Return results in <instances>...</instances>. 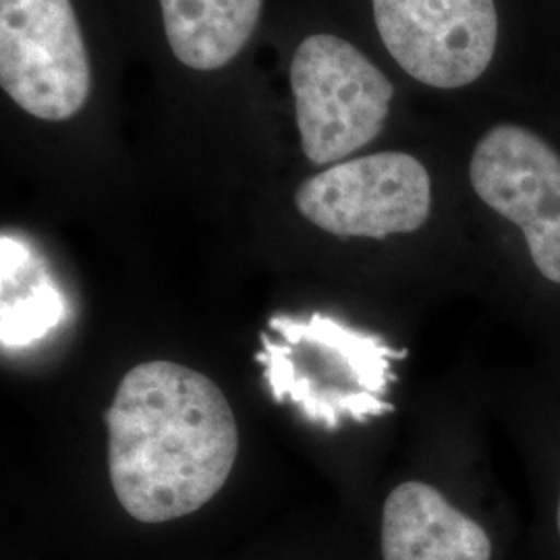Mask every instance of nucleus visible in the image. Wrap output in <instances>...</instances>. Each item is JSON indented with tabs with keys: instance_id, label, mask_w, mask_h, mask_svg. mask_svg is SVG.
<instances>
[{
	"instance_id": "1",
	"label": "nucleus",
	"mask_w": 560,
	"mask_h": 560,
	"mask_svg": "<svg viewBox=\"0 0 560 560\" xmlns=\"http://www.w3.org/2000/svg\"><path fill=\"white\" fill-rule=\"evenodd\" d=\"M106 425L113 490L141 523L200 511L221 492L240 453L237 420L221 388L173 361L129 370Z\"/></svg>"
},
{
	"instance_id": "2",
	"label": "nucleus",
	"mask_w": 560,
	"mask_h": 560,
	"mask_svg": "<svg viewBox=\"0 0 560 560\" xmlns=\"http://www.w3.org/2000/svg\"><path fill=\"white\" fill-rule=\"evenodd\" d=\"M258 361L277 402L298 407L301 416L326 430L345 421L376 420L393 413L388 400L395 382L393 361L405 351L328 314H275L260 335Z\"/></svg>"
},
{
	"instance_id": "3",
	"label": "nucleus",
	"mask_w": 560,
	"mask_h": 560,
	"mask_svg": "<svg viewBox=\"0 0 560 560\" xmlns=\"http://www.w3.org/2000/svg\"><path fill=\"white\" fill-rule=\"evenodd\" d=\"M289 75L307 161L332 164L378 138L395 90L351 42L335 34L307 36Z\"/></svg>"
},
{
	"instance_id": "4",
	"label": "nucleus",
	"mask_w": 560,
	"mask_h": 560,
	"mask_svg": "<svg viewBox=\"0 0 560 560\" xmlns=\"http://www.w3.org/2000/svg\"><path fill=\"white\" fill-rule=\"evenodd\" d=\"M0 83L36 119L80 113L92 69L71 0H0Z\"/></svg>"
},
{
	"instance_id": "5",
	"label": "nucleus",
	"mask_w": 560,
	"mask_h": 560,
	"mask_svg": "<svg viewBox=\"0 0 560 560\" xmlns=\"http://www.w3.org/2000/svg\"><path fill=\"white\" fill-rule=\"evenodd\" d=\"M430 203V175L405 152L340 162L303 180L295 194L303 219L342 240L413 233L428 221Z\"/></svg>"
},
{
	"instance_id": "6",
	"label": "nucleus",
	"mask_w": 560,
	"mask_h": 560,
	"mask_svg": "<svg viewBox=\"0 0 560 560\" xmlns=\"http://www.w3.org/2000/svg\"><path fill=\"white\" fill-rule=\"evenodd\" d=\"M390 57L413 80L455 90L480 80L494 57V0H372Z\"/></svg>"
},
{
	"instance_id": "7",
	"label": "nucleus",
	"mask_w": 560,
	"mask_h": 560,
	"mask_svg": "<svg viewBox=\"0 0 560 560\" xmlns=\"http://www.w3.org/2000/svg\"><path fill=\"white\" fill-rule=\"evenodd\" d=\"M469 177L480 200L517 224L544 279L560 284V156L534 131L502 122L476 145Z\"/></svg>"
},
{
	"instance_id": "8",
	"label": "nucleus",
	"mask_w": 560,
	"mask_h": 560,
	"mask_svg": "<svg viewBox=\"0 0 560 560\" xmlns=\"http://www.w3.org/2000/svg\"><path fill=\"white\" fill-rule=\"evenodd\" d=\"M384 560H490L492 541L480 523L423 481H405L384 502Z\"/></svg>"
},
{
	"instance_id": "9",
	"label": "nucleus",
	"mask_w": 560,
	"mask_h": 560,
	"mask_svg": "<svg viewBox=\"0 0 560 560\" xmlns=\"http://www.w3.org/2000/svg\"><path fill=\"white\" fill-rule=\"evenodd\" d=\"M173 55L196 71L229 65L252 38L261 0H161Z\"/></svg>"
},
{
	"instance_id": "10",
	"label": "nucleus",
	"mask_w": 560,
	"mask_h": 560,
	"mask_svg": "<svg viewBox=\"0 0 560 560\" xmlns=\"http://www.w3.org/2000/svg\"><path fill=\"white\" fill-rule=\"evenodd\" d=\"M0 339L23 347L50 332L65 316V298L40 256L13 235L0 240Z\"/></svg>"
},
{
	"instance_id": "11",
	"label": "nucleus",
	"mask_w": 560,
	"mask_h": 560,
	"mask_svg": "<svg viewBox=\"0 0 560 560\" xmlns=\"http://www.w3.org/2000/svg\"><path fill=\"white\" fill-rule=\"evenodd\" d=\"M557 525H559V536H560V499H559V509H557Z\"/></svg>"
}]
</instances>
